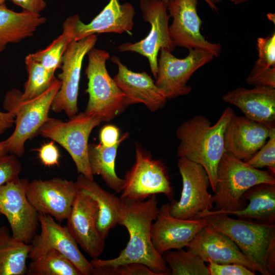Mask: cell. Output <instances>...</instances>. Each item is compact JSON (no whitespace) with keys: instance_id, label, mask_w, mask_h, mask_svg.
I'll list each match as a JSON object with an SVG mask.
<instances>
[{"instance_id":"8","label":"cell","mask_w":275,"mask_h":275,"mask_svg":"<svg viewBox=\"0 0 275 275\" xmlns=\"http://www.w3.org/2000/svg\"><path fill=\"white\" fill-rule=\"evenodd\" d=\"M135 160L124 175L120 198L144 201L152 195L163 194L172 199L173 189L168 172L160 159L137 144Z\"/></svg>"},{"instance_id":"13","label":"cell","mask_w":275,"mask_h":275,"mask_svg":"<svg viewBox=\"0 0 275 275\" xmlns=\"http://www.w3.org/2000/svg\"><path fill=\"white\" fill-rule=\"evenodd\" d=\"M140 8L145 21L151 25L146 37L135 43H123L118 47L120 51H130L147 58L155 78L158 68V54L162 48L174 51L175 45L169 34L167 5L160 0H141Z\"/></svg>"},{"instance_id":"5","label":"cell","mask_w":275,"mask_h":275,"mask_svg":"<svg viewBox=\"0 0 275 275\" xmlns=\"http://www.w3.org/2000/svg\"><path fill=\"white\" fill-rule=\"evenodd\" d=\"M261 183L275 184L274 176L225 152L217 169L216 186L212 196L215 205L213 211L224 212L244 208L246 204L242 199L244 193Z\"/></svg>"},{"instance_id":"2","label":"cell","mask_w":275,"mask_h":275,"mask_svg":"<svg viewBox=\"0 0 275 275\" xmlns=\"http://www.w3.org/2000/svg\"><path fill=\"white\" fill-rule=\"evenodd\" d=\"M234 113L227 107L212 125L205 116L198 115L182 123L176 130L180 141L177 156L201 165L208 175L213 192L218 164L225 152L224 132Z\"/></svg>"},{"instance_id":"20","label":"cell","mask_w":275,"mask_h":275,"mask_svg":"<svg viewBox=\"0 0 275 275\" xmlns=\"http://www.w3.org/2000/svg\"><path fill=\"white\" fill-rule=\"evenodd\" d=\"M111 60L118 66V73L113 78L124 94L125 107L143 103L149 111L155 112L164 106L167 99L150 75L145 71L129 70L116 56Z\"/></svg>"},{"instance_id":"27","label":"cell","mask_w":275,"mask_h":275,"mask_svg":"<svg viewBox=\"0 0 275 275\" xmlns=\"http://www.w3.org/2000/svg\"><path fill=\"white\" fill-rule=\"evenodd\" d=\"M129 136L128 132L120 136L118 142L111 147L100 143L89 144L88 157L92 174L99 175L106 185L116 193H121L124 179L119 178L115 172V160L120 145Z\"/></svg>"},{"instance_id":"9","label":"cell","mask_w":275,"mask_h":275,"mask_svg":"<svg viewBox=\"0 0 275 275\" xmlns=\"http://www.w3.org/2000/svg\"><path fill=\"white\" fill-rule=\"evenodd\" d=\"M177 166L182 189L180 200H173L170 203V212L178 218L197 219L200 214L213 208L212 195L208 190V175L201 165L184 157H179Z\"/></svg>"},{"instance_id":"3","label":"cell","mask_w":275,"mask_h":275,"mask_svg":"<svg viewBox=\"0 0 275 275\" xmlns=\"http://www.w3.org/2000/svg\"><path fill=\"white\" fill-rule=\"evenodd\" d=\"M207 224L228 236L262 270L275 273V225L235 219L225 213L208 211L200 214Z\"/></svg>"},{"instance_id":"34","label":"cell","mask_w":275,"mask_h":275,"mask_svg":"<svg viewBox=\"0 0 275 275\" xmlns=\"http://www.w3.org/2000/svg\"><path fill=\"white\" fill-rule=\"evenodd\" d=\"M93 275H157L147 266L139 263H130L115 266L94 268Z\"/></svg>"},{"instance_id":"24","label":"cell","mask_w":275,"mask_h":275,"mask_svg":"<svg viewBox=\"0 0 275 275\" xmlns=\"http://www.w3.org/2000/svg\"><path fill=\"white\" fill-rule=\"evenodd\" d=\"M75 183L78 191L95 201L98 208L97 228L101 235L106 238L110 230L118 224L121 199L82 174L79 175Z\"/></svg>"},{"instance_id":"46","label":"cell","mask_w":275,"mask_h":275,"mask_svg":"<svg viewBox=\"0 0 275 275\" xmlns=\"http://www.w3.org/2000/svg\"><path fill=\"white\" fill-rule=\"evenodd\" d=\"M212 3L216 5V4L219 3L224 0H210Z\"/></svg>"},{"instance_id":"41","label":"cell","mask_w":275,"mask_h":275,"mask_svg":"<svg viewBox=\"0 0 275 275\" xmlns=\"http://www.w3.org/2000/svg\"><path fill=\"white\" fill-rule=\"evenodd\" d=\"M23 9L40 14L46 7L44 0H10Z\"/></svg>"},{"instance_id":"39","label":"cell","mask_w":275,"mask_h":275,"mask_svg":"<svg viewBox=\"0 0 275 275\" xmlns=\"http://www.w3.org/2000/svg\"><path fill=\"white\" fill-rule=\"evenodd\" d=\"M36 151L38 152L40 160L44 166L49 167L59 165L60 152L52 141L42 145Z\"/></svg>"},{"instance_id":"35","label":"cell","mask_w":275,"mask_h":275,"mask_svg":"<svg viewBox=\"0 0 275 275\" xmlns=\"http://www.w3.org/2000/svg\"><path fill=\"white\" fill-rule=\"evenodd\" d=\"M246 82L254 86H267L275 88V67H267L256 60L246 78Z\"/></svg>"},{"instance_id":"42","label":"cell","mask_w":275,"mask_h":275,"mask_svg":"<svg viewBox=\"0 0 275 275\" xmlns=\"http://www.w3.org/2000/svg\"><path fill=\"white\" fill-rule=\"evenodd\" d=\"M15 122V116L11 112L0 111V135L11 127Z\"/></svg>"},{"instance_id":"44","label":"cell","mask_w":275,"mask_h":275,"mask_svg":"<svg viewBox=\"0 0 275 275\" xmlns=\"http://www.w3.org/2000/svg\"><path fill=\"white\" fill-rule=\"evenodd\" d=\"M165 3L167 5L169 1V0H160ZM208 5V6L211 8V9L216 12L218 13V9L216 6V5L212 3L210 0H203Z\"/></svg>"},{"instance_id":"31","label":"cell","mask_w":275,"mask_h":275,"mask_svg":"<svg viewBox=\"0 0 275 275\" xmlns=\"http://www.w3.org/2000/svg\"><path fill=\"white\" fill-rule=\"evenodd\" d=\"M28 78L24 85L21 98L27 100L35 98L45 92L57 78L54 72L47 70L40 63L28 54L25 58Z\"/></svg>"},{"instance_id":"47","label":"cell","mask_w":275,"mask_h":275,"mask_svg":"<svg viewBox=\"0 0 275 275\" xmlns=\"http://www.w3.org/2000/svg\"><path fill=\"white\" fill-rule=\"evenodd\" d=\"M6 0H0V4H5V2Z\"/></svg>"},{"instance_id":"45","label":"cell","mask_w":275,"mask_h":275,"mask_svg":"<svg viewBox=\"0 0 275 275\" xmlns=\"http://www.w3.org/2000/svg\"><path fill=\"white\" fill-rule=\"evenodd\" d=\"M229 1H230L231 2H232L234 4L237 5V4L242 3L246 1H248V0H229Z\"/></svg>"},{"instance_id":"26","label":"cell","mask_w":275,"mask_h":275,"mask_svg":"<svg viewBox=\"0 0 275 275\" xmlns=\"http://www.w3.org/2000/svg\"><path fill=\"white\" fill-rule=\"evenodd\" d=\"M242 199L249 203L244 208L226 211L227 214L234 215L239 218L256 219L265 224H274L275 222V184L261 183L248 189Z\"/></svg>"},{"instance_id":"43","label":"cell","mask_w":275,"mask_h":275,"mask_svg":"<svg viewBox=\"0 0 275 275\" xmlns=\"http://www.w3.org/2000/svg\"><path fill=\"white\" fill-rule=\"evenodd\" d=\"M9 153L5 141H0V159Z\"/></svg>"},{"instance_id":"30","label":"cell","mask_w":275,"mask_h":275,"mask_svg":"<svg viewBox=\"0 0 275 275\" xmlns=\"http://www.w3.org/2000/svg\"><path fill=\"white\" fill-rule=\"evenodd\" d=\"M29 275H81L76 266L56 250H49L31 260L26 272Z\"/></svg>"},{"instance_id":"17","label":"cell","mask_w":275,"mask_h":275,"mask_svg":"<svg viewBox=\"0 0 275 275\" xmlns=\"http://www.w3.org/2000/svg\"><path fill=\"white\" fill-rule=\"evenodd\" d=\"M205 262L236 263L263 275L261 269L248 258L225 234L208 225L203 227L185 247Z\"/></svg>"},{"instance_id":"25","label":"cell","mask_w":275,"mask_h":275,"mask_svg":"<svg viewBox=\"0 0 275 275\" xmlns=\"http://www.w3.org/2000/svg\"><path fill=\"white\" fill-rule=\"evenodd\" d=\"M46 18L23 9L17 12L0 4V52L8 44L18 43L32 36L37 29L45 23Z\"/></svg>"},{"instance_id":"21","label":"cell","mask_w":275,"mask_h":275,"mask_svg":"<svg viewBox=\"0 0 275 275\" xmlns=\"http://www.w3.org/2000/svg\"><path fill=\"white\" fill-rule=\"evenodd\" d=\"M271 128L234 113L224 132L225 151L245 162L265 144Z\"/></svg>"},{"instance_id":"1","label":"cell","mask_w":275,"mask_h":275,"mask_svg":"<svg viewBox=\"0 0 275 275\" xmlns=\"http://www.w3.org/2000/svg\"><path fill=\"white\" fill-rule=\"evenodd\" d=\"M120 199L118 224L124 226L128 232L127 245L117 257L108 260L92 259L91 264L94 268L139 263L147 266L157 275L170 274V268L151 240L152 225L159 209L155 195L145 201Z\"/></svg>"},{"instance_id":"19","label":"cell","mask_w":275,"mask_h":275,"mask_svg":"<svg viewBox=\"0 0 275 275\" xmlns=\"http://www.w3.org/2000/svg\"><path fill=\"white\" fill-rule=\"evenodd\" d=\"M97 211L95 201L77 190L67 219L69 231L77 244L92 259L97 258L102 254L105 245V238L97 228Z\"/></svg>"},{"instance_id":"36","label":"cell","mask_w":275,"mask_h":275,"mask_svg":"<svg viewBox=\"0 0 275 275\" xmlns=\"http://www.w3.org/2000/svg\"><path fill=\"white\" fill-rule=\"evenodd\" d=\"M259 62L267 66L275 67V33L257 40Z\"/></svg>"},{"instance_id":"12","label":"cell","mask_w":275,"mask_h":275,"mask_svg":"<svg viewBox=\"0 0 275 275\" xmlns=\"http://www.w3.org/2000/svg\"><path fill=\"white\" fill-rule=\"evenodd\" d=\"M97 35L93 34L68 45L61 60L62 72L58 75L61 82L50 110L56 113L64 112L69 118L78 113V94L82 61L95 45Z\"/></svg>"},{"instance_id":"23","label":"cell","mask_w":275,"mask_h":275,"mask_svg":"<svg viewBox=\"0 0 275 275\" xmlns=\"http://www.w3.org/2000/svg\"><path fill=\"white\" fill-rule=\"evenodd\" d=\"M135 10L129 3L121 4L119 0H109V3L88 24L78 21L74 41H78L93 34L114 33L121 34L130 31L134 25Z\"/></svg>"},{"instance_id":"38","label":"cell","mask_w":275,"mask_h":275,"mask_svg":"<svg viewBox=\"0 0 275 275\" xmlns=\"http://www.w3.org/2000/svg\"><path fill=\"white\" fill-rule=\"evenodd\" d=\"M210 275H255V271L239 264L208 262Z\"/></svg>"},{"instance_id":"33","label":"cell","mask_w":275,"mask_h":275,"mask_svg":"<svg viewBox=\"0 0 275 275\" xmlns=\"http://www.w3.org/2000/svg\"><path fill=\"white\" fill-rule=\"evenodd\" d=\"M268 141L245 163L256 168L267 167L271 174H275V127L270 130ZM245 162V161H244Z\"/></svg>"},{"instance_id":"10","label":"cell","mask_w":275,"mask_h":275,"mask_svg":"<svg viewBox=\"0 0 275 275\" xmlns=\"http://www.w3.org/2000/svg\"><path fill=\"white\" fill-rule=\"evenodd\" d=\"M211 53L202 50L191 49L183 59H178L172 52L162 48L158 60L155 83L167 100L188 95L192 88L187 82L199 68L214 58Z\"/></svg>"},{"instance_id":"7","label":"cell","mask_w":275,"mask_h":275,"mask_svg":"<svg viewBox=\"0 0 275 275\" xmlns=\"http://www.w3.org/2000/svg\"><path fill=\"white\" fill-rule=\"evenodd\" d=\"M101 123L99 119L85 112L77 114L67 121L49 117L38 133L57 143L68 152L77 173L94 179L89 161L88 141L93 129Z\"/></svg>"},{"instance_id":"14","label":"cell","mask_w":275,"mask_h":275,"mask_svg":"<svg viewBox=\"0 0 275 275\" xmlns=\"http://www.w3.org/2000/svg\"><path fill=\"white\" fill-rule=\"evenodd\" d=\"M41 231L34 237L29 258L33 260L49 250H56L69 259L81 275L93 274L94 267L80 251L67 226H62L50 215L39 213Z\"/></svg>"},{"instance_id":"37","label":"cell","mask_w":275,"mask_h":275,"mask_svg":"<svg viewBox=\"0 0 275 275\" xmlns=\"http://www.w3.org/2000/svg\"><path fill=\"white\" fill-rule=\"evenodd\" d=\"M21 171V165L16 155L7 154L0 159V186L16 179Z\"/></svg>"},{"instance_id":"29","label":"cell","mask_w":275,"mask_h":275,"mask_svg":"<svg viewBox=\"0 0 275 275\" xmlns=\"http://www.w3.org/2000/svg\"><path fill=\"white\" fill-rule=\"evenodd\" d=\"M80 19L78 15L67 18L63 23L62 34L43 49L30 53L47 70L55 72L61 67L62 58L69 44L74 41L75 28Z\"/></svg>"},{"instance_id":"22","label":"cell","mask_w":275,"mask_h":275,"mask_svg":"<svg viewBox=\"0 0 275 275\" xmlns=\"http://www.w3.org/2000/svg\"><path fill=\"white\" fill-rule=\"evenodd\" d=\"M223 100L237 107L244 116L271 128L275 127V88L254 86L228 92Z\"/></svg>"},{"instance_id":"40","label":"cell","mask_w":275,"mask_h":275,"mask_svg":"<svg viewBox=\"0 0 275 275\" xmlns=\"http://www.w3.org/2000/svg\"><path fill=\"white\" fill-rule=\"evenodd\" d=\"M120 129L116 126L108 124L103 126L99 132L100 143L106 147L116 144L120 138Z\"/></svg>"},{"instance_id":"18","label":"cell","mask_w":275,"mask_h":275,"mask_svg":"<svg viewBox=\"0 0 275 275\" xmlns=\"http://www.w3.org/2000/svg\"><path fill=\"white\" fill-rule=\"evenodd\" d=\"M154 221L151 227V240L161 255L170 250L186 247L207 225L204 218L182 219L173 216L170 212L169 203L161 205Z\"/></svg>"},{"instance_id":"6","label":"cell","mask_w":275,"mask_h":275,"mask_svg":"<svg viewBox=\"0 0 275 275\" xmlns=\"http://www.w3.org/2000/svg\"><path fill=\"white\" fill-rule=\"evenodd\" d=\"M87 54L86 92L89 99L84 112L101 122H108L122 114L126 107L124 94L107 72L106 62L109 53L93 47Z\"/></svg>"},{"instance_id":"16","label":"cell","mask_w":275,"mask_h":275,"mask_svg":"<svg viewBox=\"0 0 275 275\" xmlns=\"http://www.w3.org/2000/svg\"><path fill=\"white\" fill-rule=\"evenodd\" d=\"M77 191L75 182L56 177L29 182L26 195L38 213L62 222L68 218Z\"/></svg>"},{"instance_id":"4","label":"cell","mask_w":275,"mask_h":275,"mask_svg":"<svg viewBox=\"0 0 275 275\" xmlns=\"http://www.w3.org/2000/svg\"><path fill=\"white\" fill-rule=\"evenodd\" d=\"M61 85L60 80L56 78L45 92L27 100L21 98L22 92L17 89L6 92L3 107L14 115L15 124L12 134L5 140L9 153L17 157L24 154L26 142L39 132L49 118L51 103Z\"/></svg>"},{"instance_id":"32","label":"cell","mask_w":275,"mask_h":275,"mask_svg":"<svg viewBox=\"0 0 275 275\" xmlns=\"http://www.w3.org/2000/svg\"><path fill=\"white\" fill-rule=\"evenodd\" d=\"M171 275H210L209 267L201 258L183 249L162 255Z\"/></svg>"},{"instance_id":"28","label":"cell","mask_w":275,"mask_h":275,"mask_svg":"<svg viewBox=\"0 0 275 275\" xmlns=\"http://www.w3.org/2000/svg\"><path fill=\"white\" fill-rule=\"evenodd\" d=\"M31 244L14 238L6 226H0V275L26 274Z\"/></svg>"},{"instance_id":"15","label":"cell","mask_w":275,"mask_h":275,"mask_svg":"<svg viewBox=\"0 0 275 275\" xmlns=\"http://www.w3.org/2000/svg\"><path fill=\"white\" fill-rule=\"evenodd\" d=\"M197 4L198 0H169L167 10L173 18L169 27L170 37L175 46L202 50L218 57L221 44L208 41L201 33L202 21L198 14Z\"/></svg>"},{"instance_id":"11","label":"cell","mask_w":275,"mask_h":275,"mask_svg":"<svg viewBox=\"0 0 275 275\" xmlns=\"http://www.w3.org/2000/svg\"><path fill=\"white\" fill-rule=\"evenodd\" d=\"M29 182L18 178L0 186V214L7 218L12 237L27 244L32 242L39 225V213L26 197Z\"/></svg>"}]
</instances>
